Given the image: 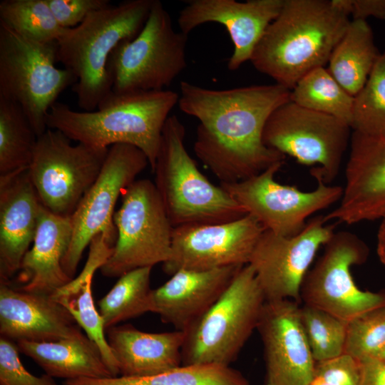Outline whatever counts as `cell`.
Listing matches in <instances>:
<instances>
[{"label":"cell","mask_w":385,"mask_h":385,"mask_svg":"<svg viewBox=\"0 0 385 385\" xmlns=\"http://www.w3.org/2000/svg\"><path fill=\"white\" fill-rule=\"evenodd\" d=\"M290 93L277 83L218 90L181 81L179 108L199 121L195 153L220 183H238L284 162L262 136L268 118Z\"/></svg>","instance_id":"obj_1"},{"label":"cell","mask_w":385,"mask_h":385,"mask_svg":"<svg viewBox=\"0 0 385 385\" xmlns=\"http://www.w3.org/2000/svg\"><path fill=\"white\" fill-rule=\"evenodd\" d=\"M350 21L333 0H284L250 61L291 91L308 73L324 67Z\"/></svg>","instance_id":"obj_2"},{"label":"cell","mask_w":385,"mask_h":385,"mask_svg":"<svg viewBox=\"0 0 385 385\" xmlns=\"http://www.w3.org/2000/svg\"><path fill=\"white\" fill-rule=\"evenodd\" d=\"M178 100L179 93L168 89L111 91L93 111H76L67 104L56 102L46 124L71 140L93 148L133 145L145 153L153 172L163 127Z\"/></svg>","instance_id":"obj_3"},{"label":"cell","mask_w":385,"mask_h":385,"mask_svg":"<svg viewBox=\"0 0 385 385\" xmlns=\"http://www.w3.org/2000/svg\"><path fill=\"white\" fill-rule=\"evenodd\" d=\"M153 0H128L96 11L57 41V60L77 78L72 91L83 111H93L112 91L108 62L118 43L135 38Z\"/></svg>","instance_id":"obj_4"},{"label":"cell","mask_w":385,"mask_h":385,"mask_svg":"<svg viewBox=\"0 0 385 385\" xmlns=\"http://www.w3.org/2000/svg\"><path fill=\"white\" fill-rule=\"evenodd\" d=\"M185 128L176 115L167 119L156 158L155 185L173 227L223 223L247 215L220 185L199 170L185 146Z\"/></svg>","instance_id":"obj_5"},{"label":"cell","mask_w":385,"mask_h":385,"mask_svg":"<svg viewBox=\"0 0 385 385\" xmlns=\"http://www.w3.org/2000/svg\"><path fill=\"white\" fill-rule=\"evenodd\" d=\"M265 302L252 266L242 267L215 304L184 332L182 364L230 366L257 329Z\"/></svg>","instance_id":"obj_6"},{"label":"cell","mask_w":385,"mask_h":385,"mask_svg":"<svg viewBox=\"0 0 385 385\" xmlns=\"http://www.w3.org/2000/svg\"><path fill=\"white\" fill-rule=\"evenodd\" d=\"M57 42L29 40L0 22V97L19 104L37 137L59 95L77 82L68 69L56 68Z\"/></svg>","instance_id":"obj_7"},{"label":"cell","mask_w":385,"mask_h":385,"mask_svg":"<svg viewBox=\"0 0 385 385\" xmlns=\"http://www.w3.org/2000/svg\"><path fill=\"white\" fill-rule=\"evenodd\" d=\"M187 35L174 30L163 3L153 0L138 35L120 42L110 56L112 91L166 90L187 66Z\"/></svg>","instance_id":"obj_8"},{"label":"cell","mask_w":385,"mask_h":385,"mask_svg":"<svg viewBox=\"0 0 385 385\" xmlns=\"http://www.w3.org/2000/svg\"><path fill=\"white\" fill-rule=\"evenodd\" d=\"M120 197V207L113 215L116 241L101 268L108 277L163 264L171 253L174 227L155 183L149 179L135 180Z\"/></svg>","instance_id":"obj_9"},{"label":"cell","mask_w":385,"mask_h":385,"mask_svg":"<svg viewBox=\"0 0 385 385\" xmlns=\"http://www.w3.org/2000/svg\"><path fill=\"white\" fill-rule=\"evenodd\" d=\"M108 148L71 144L61 131L48 128L38 137L29 173L41 204L71 217L97 179Z\"/></svg>","instance_id":"obj_10"},{"label":"cell","mask_w":385,"mask_h":385,"mask_svg":"<svg viewBox=\"0 0 385 385\" xmlns=\"http://www.w3.org/2000/svg\"><path fill=\"white\" fill-rule=\"evenodd\" d=\"M369 252L367 245L354 233L334 232L303 281L301 303L347 323L385 306V290L364 291L356 286L351 273L352 266L366 261Z\"/></svg>","instance_id":"obj_11"},{"label":"cell","mask_w":385,"mask_h":385,"mask_svg":"<svg viewBox=\"0 0 385 385\" xmlns=\"http://www.w3.org/2000/svg\"><path fill=\"white\" fill-rule=\"evenodd\" d=\"M351 127L327 114L302 107L290 100L268 118L263 142L268 148L289 155L312 170L324 182L338 175L344 153L350 144Z\"/></svg>","instance_id":"obj_12"},{"label":"cell","mask_w":385,"mask_h":385,"mask_svg":"<svg viewBox=\"0 0 385 385\" xmlns=\"http://www.w3.org/2000/svg\"><path fill=\"white\" fill-rule=\"evenodd\" d=\"M284 162H279L261 173L235 183L220 186L265 229L275 235L293 236L306 225L308 217L340 200L343 188L329 185L311 170L317 187L302 191L284 185L274 177Z\"/></svg>","instance_id":"obj_13"},{"label":"cell","mask_w":385,"mask_h":385,"mask_svg":"<svg viewBox=\"0 0 385 385\" xmlns=\"http://www.w3.org/2000/svg\"><path fill=\"white\" fill-rule=\"evenodd\" d=\"M148 165L145 153L133 145L109 147L97 179L71 216L72 238L62 260L63 269L70 278L73 279L84 250L96 235L103 233L115 243V205L123 191Z\"/></svg>","instance_id":"obj_14"},{"label":"cell","mask_w":385,"mask_h":385,"mask_svg":"<svg viewBox=\"0 0 385 385\" xmlns=\"http://www.w3.org/2000/svg\"><path fill=\"white\" fill-rule=\"evenodd\" d=\"M334 233L324 216H316L293 236L265 230L252 255L253 268L266 301L290 299L299 304L303 281L319 250Z\"/></svg>","instance_id":"obj_15"},{"label":"cell","mask_w":385,"mask_h":385,"mask_svg":"<svg viewBox=\"0 0 385 385\" xmlns=\"http://www.w3.org/2000/svg\"><path fill=\"white\" fill-rule=\"evenodd\" d=\"M265 231L250 215L227 222L174 227L170 256L163 270L172 275L180 270L245 266Z\"/></svg>","instance_id":"obj_16"},{"label":"cell","mask_w":385,"mask_h":385,"mask_svg":"<svg viewBox=\"0 0 385 385\" xmlns=\"http://www.w3.org/2000/svg\"><path fill=\"white\" fill-rule=\"evenodd\" d=\"M299 304L266 301L258 331L263 345L266 385H309L315 361L301 325Z\"/></svg>","instance_id":"obj_17"},{"label":"cell","mask_w":385,"mask_h":385,"mask_svg":"<svg viewBox=\"0 0 385 385\" xmlns=\"http://www.w3.org/2000/svg\"><path fill=\"white\" fill-rule=\"evenodd\" d=\"M345 169V185L328 222L348 225L385 217V134L353 131Z\"/></svg>","instance_id":"obj_18"},{"label":"cell","mask_w":385,"mask_h":385,"mask_svg":"<svg viewBox=\"0 0 385 385\" xmlns=\"http://www.w3.org/2000/svg\"><path fill=\"white\" fill-rule=\"evenodd\" d=\"M284 0H190L178 17L180 31L188 34L209 22L223 25L234 45L228 60L230 71L250 61L269 25L277 17Z\"/></svg>","instance_id":"obj_19"},{"label":"cell","mask_w":385,"mask_h":385,"mask_svg":"<svg viewBox=\"0 0 385 385\" xmlns=\"http://www.w3.org/2000/svg\"><path fill=\"white\" fill-rule=\"evenodd\" d=\"M81 329L53 294L0 283L1 337L15 343L50 342L81 337Z\"/></svg>","instance_id":"obj_20"},{"label":"cell","mask_w":385,"mask_h":385,"mask_svg":"<svg viewBox=\"0 0 385 385\" xmlns=\"http://www.w3.org/2000/svg\"><path fill=\"white\" fill-rule=\"evenodd\" d=\"M242 267L180 270L152 289L150 312L175 329L185 332L215 304Z\"/></svg>","instance_id":"obj_21"},{"label":"cell","mask_w":385,"mask_h":385,"mask_svg":"<svg viewBox=\"0 0 385 385\" xmlns=\"http://www.w3.org/2000/svg\"><path fill=\"white\" fill-rule=\"evenodd\" d=\"M41 206L28 169L0 176V283H10L19 271Z\"/></svg>","instance_id":"obj_22"},{"label":"cell","mask_w":385,"mask_h":385,"mask_svg":"<svg viewBox=\"0 0 385 385\" xmlns=\"http://www.w3.org/2000/svg\"><path fill=\"white\" fill-rule=\"evenodd\" d=\"M72 234L71 217L55 215L41 205L35 238L22 260L16 287L53 294L68 284L72 279L64 272L62 260Z\"/></svg>","instance_id":"obj_23"},{"label":"cell","mask_w":385,"mask_h":385,"mask_svg":"<svg viewBox=\"0 0 385 385\" xmlns=\"http://www.w3.org/2000/svg\"><path fill=\"white\" fill-rule=\"evenodd\" d=\"M106 337L122 376L155 375L182 364L183 331L150 333L124 324L108 329Z\"/></svg>","instance_id":"obj_24"},{"label":"cell","mask_w":385,"mask_h":385,"mask_svg":"<svg viewBox=\"0 0 385 385\" xmlns=\"http://www.w3.org/2000/svg\"><path fill=\"white\" fill-rule=\"evenodd\" d=\"M16 344L20 353L31 358L52 378L113 376L98 347L86 334L50 342L20 341Z\"/></svg>","instance_id":"obj_25"},{"label":"cell","mask_w":385,"mask_h":385,"mask_svg":"<svg viewBox=\"0 0 385 385\" xmlns=\"http://www.w3.org/2000/svg\"><path fill=\"white\" fill-rule=\"evenodd\" d=\"M380 55L370 26L364 20H352L332 51L327 70L348 93L355 96Z\"/></svg>","instance_id":"obj_26"},{"label":"cell","mask_w":385,"mask_h":385,"mask_svg":"<svg viewBox=\"0 0 385 385\" xmlns=\"http://www.w3.org/2000/svg\"><path fill=\"white\" fill-rule=\"evenodd\" d=\"M63 385H250L247 379L230 366L216 364H181L155 375L122 376L67 380Z\"/></svg>","instance_id":"obj_27"},{"label":"cell","mask_w":385,"mask_h":385,"mask_svg":"<svg viewBox=\"0 0 385 385\" xmlns=\"http://www.w3.org/2000/svg\"><path fill=\"white\" fill-rule=\"evenodd\" d=\"M37 138L22 108L0 97V176L29 168Z\"/></svg>","instance_id":"obj_28"},{"label":"cell","mask_w":385,"mask_h":385,"mask_svg":"<svg viewBox=\"0 0 385 385\" xmlns=\"http://www.w3.org/2000/svg\"><path fill=\"white\" fill-rule=\"evenodd\" d=\"M152 268H138L123 274L98 302V309L106 330L120 322L150 312Z\"/></svg>","instance_id":"obj_29"},{"label":"cell","mask_w":385,"mask_h":385,"mask_svg":"<svg viewBox=\"0 0 385 385\" xmlns=\"http://www.w3.org/2000/svg\"><path fill=\"white\" fill-rule=\"evenodd\" d=\"M290 101L305 108L334 116L351 127L354 96L324 67L315 68L302 78L291 90Z\"/></svg>","instance_id":"obj_30"},{"label":"cell","mask_w":385,"mask_h":385,"mask_svg":"<svg viewBox=\"0 0 385 385\" xmlns=\"http://www.w3.org/2000/svg\"><path fill=\"white\" fill-rule=\"evenodd\" d=\"M92 279H73L53 296L68 310L86 336L97 345L113 376H117L118 363L108 342L103 318L94 304Z\"/></svg>","instance_id":"obj_31"},{"label":"cell","mask_w":385,"mask_h":385,"mask_svg":"<svg viewBox=\"0 0 385 385\" xmlns=\"http://www.w3.org/2000/svg\"><path fill=\"white\" fill-rule=\"evenodd\" d=\"M0 22L21 36L42 43L57 42L68 30L59 25L47 0H2Z\"/></svg>","instance_id":"obj_32"},{"label":"cell","mask_w":385,"mask_h":385,"mask_svg":"<svg viewBox=\"0 0 385 385\" xmlns=\"http://www.w3.org/2000/svg\"><path fill=\"white\" fill-rule=\"evenodd\" d=\"M301 325L315 362L344 353L347 322L322 309L299 305Z\"/></svg>","instance_id":"obj_33"},{"label":"cell","mask_w":385,"mask_h":385,"mask_svg":"<svg viewBox=\"0 0 385 385\" xmlns=\"http://www.w3.org/2000/svg\"><path fill=\"white\" fill-rule=\"evenodd\" d=\"M351 128L366 135L385 134V52L381 53L364 87L354 96Z\"/></svg>","instance_id":"obj_34"},{"label":"cell","mask_w":385,"mask_h":385,"mask_svg":"<svg viewBox=\"0 0 385 385\" xmlns=\"http://www.w3.org/2000/svg\"><path fill=\"white\" fill-rule=\"evenodd\" d=\"M385 347V306L347 323L344 353L359 361L377 357Z\"/></svg>","instance_id":"obj_35"},{"label":"cell","mask_w":385,"mask_h":385,"mask_svg":"<svg viewBox=\"0 0 385 385\" xmlns=\"http://www.w3.org/2000/svg\"><path fill=\"white\" fill-rule=\"evenodd\" d=\"M16 343L0 337V385H57L48 375L36 376L24 366Z\"/></svg>","instance_id":"obj_36"},{"label":"cell","mask_w":385,"mask_h":385,"mask_svg":"<svg viewBox=\"0 0 385 385\" xmlns=\"http://www.w3.org/2000/svg\"><path fill=\"white\" fill-rule=\"evenodd\" d=\"M319 377L332 385H359L361 361L344 353L315 362L314 378Z\"/></svg>","instance_id":"obj_37"},{"label":"cell","mask_w":385,"mask_h":385,"mask_svg":"<svg viewBox=\"0 0 385 385\" xmlns=\"http://www.w3.org/2000/svg\"><path fill=\"white\" fill-rule=\"evenodd\" d=\"M59 25L73 29L80 25L91 13L110 5L108 0H47Z\"/></svg>","instance_id":"obj_38"},{"label":"cell","mask_w":385,"mask_h":385,"mask_svg":"<svg viewBox=\"0 0 385 385\" xmlns=\"http://www.w3.org/2000/svg\"><path fill=\"white\" fill-rule=\"evenodd\" d=\"M335 4L353 20L374 17L385 20V0H333Z\"/></svg>","instance_id":"obj_39"},{"label":"cell","mask_w":385,"mask_h":385,"mask_svg":"<svg viewBox=\"0 0 385 385\" xmlns=\"http://www.w3.org/2000/svg\"><path fill=\"white\" fill-rule=\"evenodd\" d=\"M359 385H385V359L371 357L361 361Z\"/></svg>","instance_id":"obj_40"},{"label":"cell","mask_w":385,"mask_h":385,"mask_svg":"<svg viewBox=\"0 0 385 385\" xmlns=\"http://www.w3.org/2000/svg\"><path fill=\"white\" fill-rule=\"evenodd\" d=\"M376 252L380 262L385 265V220H381L378 234Z\"/></svg>","instance_id":"obj_41"},{"label":"cell","mask_w":385,"mask_h":385,"mask_svg":"<svg viewBox=\"0 0 385 385\" xmlns=\"http://www.w3.org/2000/svg\"><path fill=\"white\" fill-rule=\"evenodd\" d=\"M309 385H332L324 381L321 378L314 377Z\"/></svg>","instance_id":"obj_42"},{"label":"cell","mask_w":385,"mask_h":385,"mask_svg":"<svg viewBox=\"0 0 385 385\" xmlns=\"http://www.w3.org/2000/svg\"><path fill=\"white\" fill-rule=\"evenodd\" d=\"M377 357L385 359V347L383 349V350L381 351V353L378 355Z\"/></svg>","instance_id":"obj_43"},{"label":"cell","mask_w":385,"mask_h":385,"mask_svg":"<svg viewBox=\"0 0 385 385\" xmlns=\"http://www.w3.org/2000/svg\"><path fill=\"white\" fill-rule=\"evenodd\" d=\"M384 219L385 220V217ZM384 219H382V220H384Z\"/></svg>","instance_id":"obj_44"}]
</instances>
